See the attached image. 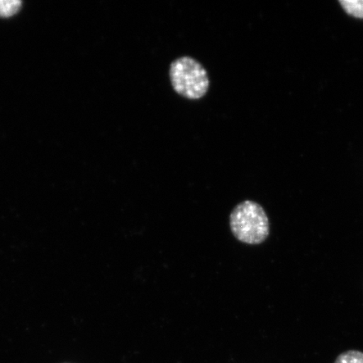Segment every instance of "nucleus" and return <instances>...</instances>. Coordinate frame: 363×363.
Wrapping results in <instances>:
<instances>
[{
  "instance_id": "nucleus-1",
  "label": "nucleus",
  "mask_w": 363,
  "mask_h": 363,
  "mask_svg": "<svg viewBox=\"0 0 363 363\" xmlns=\"http://www.w3.org/2000/svg\"><path fill=\"white\" fill-rule=\"evenodd\" d=\"M230 226L234 237L248 245H259L269 238V217L259 203L252 201L240 203L230 216Z\"/></svg>"
},
{
  "instance_id": "nucleus-2",
  "label": "nucleus",
  "mask_w": 363,
  "mask_h": 363,
  "mask_svg": "<svg viewBox=\"0 0 363 363\" xmlns=\"http://www.w3.org/2000/svg\"><path fill=\"white\" fill-rule=\"evenodd\" d=\"M169 78L175 92L191 101L203 98L210 87L206 68L191 57H181L172 62Z\"/></svg>"
},
{
  "instance_id": "nucleus-3",
  "label": "nucleus",
  "mask_w": 363,
  "mask_h": 363,
  "mask_svg": "<svg viewBox=\"0 0 363 363\" xmlns=\"http://www.w3.org/2000/svg\"><path fill=\"white\" fill-rule=\"evenodd\" d=\"M340 4L349 15L363 18V0H343L340 1Z\"/></svg>"
},
{
  "instance_id": "nucleus-4",
  "label": "nucleus",
  "mask_w": 363,
  "mask_h": 363,
  "mask_svg": "<svg viewBox=\"0 0 363 363\" xmlns=\"http://www.w3.org/2000/svg\"><path fill=\"white\" fill-rule=\"evenodd\" d=\"M335 363H363V352L356 350L345 352L340 354Z\"/></svg>"
},
{
  "instance_id": "nucleus-5",
  "label": "nucleus",
  "mask_w": 363,
  "mask_h": 363,
  "mask_svg": "<svg viewBox=\"0 0 363 363\" xmlns=\"http://www.w3.org/2000/svg\"><path fill=\"white\" fill-rule=\"evenodd\" d=\"M21 6V1H0V16L9 17L15 15Z\"/></svg>"
}]
</instances>
